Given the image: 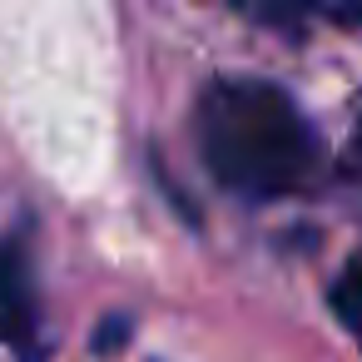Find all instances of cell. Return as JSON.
I'll return each mask as SVG.
<instances>
[{
    "label": "cell",
    "mask_w": 362,
    "mask_h": 362,
    "mask_svg": "<svg viewBox=\"0 0 362 362\" xmlns=\"http://www.w3.org/2000/svg\"><path fill=\"white\" fill-rule=\"evenodd\" d=\"M199 154L243 199H283L322 174V139L268 80H214L199 100Z\"/></svg>",
    "instance_id": "cell-1"
},
{
    "label": "cell",
    "mask_w": 362,
    "mask_h": 362,
    "mask_svg": "<svg viewBox=\"0 0 362 362\" xmlns=\"http://www.w3.org/2000/svg\"><path fill=\"white\" fill-rule=\"evenodd\" d=\"M332 313L352 332V342L362 347V253H352L347 268L337 273V283H332Z\"/></svg>",
    "instance_id": "cell-4"
},
{
    "label": "cell",
    "mask_w": 362,
    "mask_h": 362,
    "mask_svg": "<svg viewBox=\"0 0 362 362\" xmlns=\"http://www.w3.org/2000/svg\"><path fill=\"white\" fill-rule=\"evenodd\" d=\"M0 337L25 362L40 352V298H35V263L25 248V233L0 238Z\"/></svg>",
    "instance_id": "cell-2"
},
{
    "label": "cell",
    "mask_w": 362,
    "mask_h": 362,
    "mask_svg": "<svg viewBox=\"0 0 362 362\" xmlns=\"http://www.w3.org/2000/svg\"><path fill=\"white\" fill-rule=\"evenodd\" d=\"M243 16L273 25V30H308V25H362V0H228Z\"/></svg>",
    "instance_id": "cell-3"
},
{
    "label": "cell",
    "mask_w": 362,
    "mask_h": 362,
    "mask_svg": "<svg viewBox=\"0 0 362 362\" xmlns=\"http://www.w3.org/2000/svg\"><path fill=\"white\" fill-rule=\"evenodd\" d=\"M342 174H347V184L362 194V110H357V124H352V144H347V154H342Z\"/></svg>",
    "instance_id": "cell-5"
}]
</instances>
